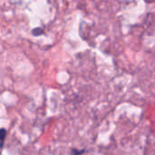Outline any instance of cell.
I'll list each match as a JSON object with an SVG mask.
<instances>
[{"label":"cell","mask_w":155,"mask_h":155,"mask_svg":"<svg viewBox=\"0 0 155 155\" xmlns=\"http://www.w3.org/2000/svg\"><path fill=\"white\" fill-rule=\"evenodd\" d=\"M6 136H7V130L5 129H0V149L4 146Z\"/></svg>","instance_id":"obj_1"}]
</instances>
